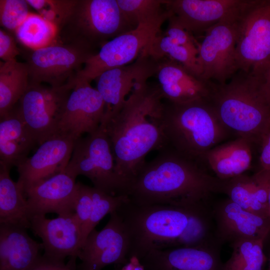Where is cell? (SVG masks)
<instances>
[{
	"instance_id": "obj_4",
	"label": "cell",
	"mask_w": 270,
	"mask_h": 270,
	"mask_svg": "<svg viewBox=\"0 0 270 270\" xmlns=\"http://www.w3.org/2000/svg\"><path fill=\"white\" fill-rule=\"evenodd\" d=\"M163 126L165 146L202 166L206 154L230 132L205 100L182 104L166 101Z\"/></svg>"
},
{
	"instance_id": "obj_26",
	"label": "cell",
	"mask_w": 270,
	"mask_h": 270,
	"mask_svg": "<svg viewBox=\"0 0 270 270\" xmlns=\"http://www.w3.org/2000/svg\"><path fill=\"white\" fill-rule=\"evenodd\" d=\"M213 202H202L186 208L188 218L186 228L168 248L176 247L220 248L212 214Z\"/></svg>"
},
{
	"instance_id": "obj_44",
	"label": "cell",
	"mask_w": 270,
	"mask_h": 270,
	"mask_svg": "<svg viewBox=\"0 0 270 270\" xmlns=\"http://www.w3.org/2000/svg\"><path fill=\"white\" fill-rule=\"evenodd\" d=\"M267 2H268V4L270 6V0H267Z\"/></svg>"
},
{
	"instance_id": "obj_15",
	"label": "cell",
	"mask_w": 270,
	"mask_h": 270,
	"mask_svg": "<svg viewBox=\"0 0 270 270\" xmlns=\"http://www.w3.org/2000/svg\"><path fill=\"white\" fill-rule=\"evenodd\" d=\"M156 64L157 60L143 50L134 62L106 70L96 78V90L105 105L101 126L120 111L137 83L155 76Z\"/></svg>"
},
{
	"instance_id": "obj_30",
	"label": "cell",
	"mask_w": 270,
	"mask_h": 270,
	"mask_svg": "<svg viewBox=\"0 0 270 270\" xmlns=\"http://www.w3.org/2000/svg\"><path fill=\"white\" fill-rule=\"evenodd\" d=\"M144 50L156 60L168 57L182 65L194 75L202 78V72L197 56L187 48L174 42L161 32L151 40Z\"/></svg>"
},
{
	"instance_id": "obj_5",
	"label": "cell",
	"mask_w": 270,
	"mask_h": 270,
	"mask_svg": "<svg viewBox=\"0 0 270 270\" xmlns=\"http://www.w3.org/2000/svg\"><path fill=\"white\" fill-rule=\"evenodd\" d=\"M116 212L128 234L130 260H139L152 250L168 248L182 233L188 218L187 208L138 204L129 198Z\"/></svg>"
},
{
	"instance_id": "obj_21",
	"label": "cell",
	"mask_w": 270,
	"mask_h": 270,
	"mask_svg": "<svg viewBox=\"0 0 270 270\" xmlns=\"http://www.w3.org/2000/svg\"><path fill=\"white\" fill-rule=\"evenodd\" d=\"M76 178L63 172L24 190L30 216L48 213L62 216L74 214L78 192Z\"/></svg>"
},
{
	"instance_id": "obj_16",
	"label": "cell",
	"mask_w": 270,
	"mask_h": 270,
	"mask_svg": "<svg viewBox=\"0 0 270 270\" xmlns=\"http://www.w3.org/2000/svg\"><path fill=\"white\" fill-rule=\"evenodd\" d=\"M30 228L42 240L46 258L64 262L76 269V260L82 248L81 230L75 213L50 219L44 214H32L30 217Z\"/></svg>"
},
{
	"instance_id": "obj_36",
	"label": "cell",
	"mask_w": 270,
	"mask_h": 270,
	"mask_svg": "<svg viewBox=\"0 0 270 270\" xmlns=\"http://www.w3.org/2000/svg\"><path fill=\"white\" fill-rule=\"evenodd\" d=\"M28 6L25 0H0L1 26L8 30L16 32L29 15Z\"/></svg>"
},
{
	"instance_id": "obj_42",
	"label": "cell",
	"mask_w": 270,
	"mask_h": 270,
	"mask_svg": "<svg viewBox=\"0 0 270 270\" xmlns=\"http://www.w3.org/2000/svg\"><path fill=\"white\" fill-rule=\"evenodd\" d=\"M260 146V169L270 171V132L262 139Z\"/></svg>"
},
{
	"instance_id": "obj_3",
	"label": "cell",
	"mask_w": 270,
	"mask_h": 270,
	"mask_svg": "<svg viewBox=\"0 0 270 270\" xmlns=\"http://www.w3.org/2000/svg\"><path fill=\"white\" fill-rule=\"evenodd\" d=\"M209 102L224 126L252 144L260 146L270 132V106L250 72L240 71L228 82L215 83Z\"/></svg>"
},
{
	"instance_id": "obj_27",
	"label": "cell",
	"mask_w": 270,
	"mask_h": 270,
	"mask_svg": "<svg viewBox=\"0 0 270 270\" xmlns=\"http://www.w3.org/2000/svg\"><path fill=\"white\" fill-rule=\"evenodd\" d=\"M10 169L0 164V224L30 228V214L26 198Z\"/></svg>"
},
{
	"instance_id": "obj_28",
	"label": "cell",
	"mask_w": 270,
	"mask_h": 270,
	"mask_svg": "<svg viewBox=\"0 0 270 270\" xmlns=\"http://www.w3.org/2000/svg\"><path fill=\"white\" fill-rule=\"evenodd\" d=\"M224 194L242 208L255 214L268 216L266 189L254 174H244L227 180Z\"/></svg>"
},
{
	"instance_id": "obj_10",
	"label": "cell",
	"mask_w": 270,
	"mask_h": 270,
	"mask_svg": "<svg viewBox=\"0 0 270 270\" xmlns=\"http://www.w3.org/2000/svg\"><path fill=\"white\" fill-rule=\"evenodd\" d=\"M246 8L218 22L205 32L202 42L198 45L197 56L202 79L223 84L238 70L236 47L240 19Z\"/></svg>"
},
{
	"instance_id": "obj_25",
	"label": "cell",
	"mask_w": 270,
	"mask_h": 270,
	"mask_svg": "<svg viewBox=\"0 0 270 270\" xmlns=\"http://www.w3.org/2000/svg\"><path fill=\"white\" fill-rule=\"evenodd\" d=\"M252 144L247 140L236 139L219 144L205 154L202 164H206L222 180H227L244 173L252 161Z\"/></svg>"
},
{
	"instance_id": "obj_12",
	"label": "cell",
	"mask_w": 270,
	"mask_h": 270,
	"mask_svg": "<svg viewBox=\"0 0 270 270\" xmlns=\"http://www.w3.org/2000/svg\"><path fill=\"white\" fill-rule=\"evenodd\" d=\"M72 88L68 84L54 88L30 84L20 99L18 110L39 146L58 134L61 114Z\"/></svg>"
},
{
	"instance_id": "obj_8",
	"label": "cell",
	"mask_w": 270,
	"mask_h": 270,
	"mask_svg": "<svg viewBox=\"0 0 270 270\" xmlns=\"http://www.w3.org/2000/svg\"><path fill=\"white\" fill-rule=\"evenodd\" d=\"M98 50L88 46L57 38L28 55L30 84L58 88L72 83L86 60Z\"/></svg>"
},
{
	"instance_id": "obj_20",
	"label": "cell",
	"mask_w": 270,
	"mask_h": 270,
	"mask_svg": "<svg viewBox=\"0 0 270 270\" xmlns=\"http://www.w3.org/2000/svg\"><path fill=\"white\" fill-rule=\"evenodd\" d=\"M156 60L154 76L164 99L177 104L210 100L215 82L194 75L182 65L168 57Z\"/></svg>"
},
{
	"instance_id": "obj_11",
	"label": "cell",
	"mask_w": 270,
	"mask_h": 270,
	"mask_svg": "<svg viewBox=\"0 0 270 270\" xmlns=\"http://www.w3.org/2000/svg\"><path fill=\"white\" fill-rule=\"evenodd\" d=\"M239 71H255L270 61V6L250 0L240 19L236 47Z\"/></svg>"
},
{
	"instance_id": "obj_24",
	"label": "cell",
	"mask_w": 270,
	"mask_h": 270,
	"mask_svg": "<svg viewBox=\"0 0 270 270\" xmlns=\"http://www.w3.org/2000/svg\"><path fill=\"white\" fill-rule=\"evenodd\" d=\"M0 118V164L10 169L26 160L37 144L17 107Z\"/></svg>"
},
{
	"instance_id": "obj_14",
	"label": "cell",
	"mask_w": 270,
	"mask_h": 270,
	"mask_svg": "<svg viewBox=\"0 0 270 270\" xmlns=\"http://www.w3.org/2000/svg\"><path fill=\"white\" fill-rule=\"evenodd\" d=\"M72 86L64 104L58 124V134L74 140L96 132L100 128L104 113V102L96 88L90 82L78 80Z\"/></svg>"
},
{
	"instance_id": "obj_34",
	"label": "cell",
	"mask_w": 270,
	"mask_h": 270,
	"mask_svg": "<svg viewBox=\"0 0 270 270\" xmlns=\"http://www.w3.org/2000/svg\"><path fill=\"white\" fill-rule=\"evenodd\" d=\"M93 206L90 220L82 234V248L89 234L108 214H110L128 199L126 195L112 196L92 187Z\"/></svg>"
},
{
	"instance_id": "obj_38",
	"label": "cell",
	"mask_w": 270,
	"mask_h": 270,
	"mask_svg": "<svg viewBox=\"0 0 270 270\" xmlns=\"http://www.w3.org/2000/svg\"><path fill=\"white\" fill-rule=\"evenodd\" d=\"M168 20V27L163 33L174 42L187 48L198 56V45L193 36L186 30L172 15Z\"/></svg>"
},
{
	"instance_id": "obj_31",
	"label": "cell",
	"mask_w": 270,
	"mask_h": 270,
	"mask_svg": "<svg viewBox=\"0 0 270 270\" xmlns=\"http://www.w3.org/2000/svg\"><path fill=\"white\" fill-rule=\"evenodd\" d=\"M262 240L244 239L230 244V257L223 264L222 270H264L267 258Z\"/></svg>"
},
{
	"instance_id": "obj_40",
	"label": "cell",
	"mask_w": 270,
	"mask_h": 270,
	"mask_svg": "<svg viewBox=\"0 0 270 270\" xmlns=\"http://www.w3.org/2000/svg\"><path fill=\"white\" fill-rule=\"evenodd\" d=\"M249 72L256 78L261 92L270 106V61L258 70Z\"/></svg>"
},
{
	"instance_id": "obj_32",
	"label": "cell",
	"mask_w": 270,
	"mask_h": 270,
	"mask_svg": "<svg viewBox=\"0 0 270 270\" xmlns=\"http://www.w3.org/2000/svg\"><path fill=\"white\" fill-rule=\"evenodd\" d=\"M18 40L33 50L52 42L57 36V28L39 14L29 15L15 32Z\"/></svg>"
},
{
	"instance_id": "obj_18",
	"label": "cell",
	"mask_w": 270,
	"mask_h": 270,
	"mask_svg": "<svg viewBox=\"0 0 270 270\" xmlns=\"http://www.w3.org/2000/svg\"><path fill=\"white\" fill-rule=\"evenodd\" d=\"M75 140L56 135L40 145L36 152L18 168L17 182L23 193L28 188L64 171L72 156Z\"/></svg>"
},
{
	"instance_id": "obj_9",
	"label": "cell",
	"mask_w": 270,
	"mask_h": 270,
	"mask_svg": "<svg viewBox=\"0 0 270 270\" xmlns=\"http://www.w3.org/2000/svg\"><path fill=\"white\" fill-rule=\"evenodd\" d=\"M168 12L110 40L84 64L72 82H90L104 72L128 64L136 59L151 40L160 31L163 23L172 16Z\"/></svg>"
},
{
	"instance_id": "obj_1",
	"label": "cell",
	"mask_w": 270,
	"mask_h": 270,
	"mask_svg": "<svg viewBox=\"0 0 270 270\" xmlns=\"http://www.w3.org/2000/svg\"><path fill=\"white\" fill-rule=\"evenodd\" d=\"M136 84L120 111L103 128L110 140L116 172L128 190L152 150L166 146L164 102L158 84Z\"/></svg>"
},
{
	"instance_id": "obj_6",
	"label": "cell",
	"mask_w": 270,
	"mask_h": 270,
	"mask_svg": "<svg viewBox=\"0 0 270 270\" xmlns=\"http://www.w3.org/2000/svg\"><path fill=\"white\" fill-rule=\"evenodd\" d=\"M120 10L117 0H76L56 38L95 49L136 28Z\"/></svg>"
},
{
	"instance_id": "obj_22",
	"label": "cell",
	"mask_w": 270,
	"mask_h": 270,
	"mask_svg": "<svg viewBox=\"0 0 270 270\" xmlns=\"http://www.w3.org/2000/svg\"><path fill=\"white\" fill-rule=\"evenodd\" d=\"M220 248L154 249L138 260L144 270H222Z\"/></svg>"
},
{
	"instance_id": "obj_43",
	"label": "cell",
	"mask_w": 270,
	"mask_h": 270,
	"mask_svg": "<svg viewBox=\"0 0 270 270\" xmlns=\"http://www.w3.org/2000/svg\"><path fill=\"white\" fill-rule=\"evenodd\" d=\"M268 270H270V258H269V264H268Z\"/></svg>"
},
{
	"instance_id": "obj_13",
	"label": "cell",
	"mask_w": 270,
	"mask_h": 270,
	"mask_svg": "<svg viewBox=\"0 0 270 270\" xmlns=\"http://www.w3.org/2000/svg\"><path fill=\"white\" fill-rule=\"evenodd\" d=\"M128 234L116 210L100 231L94 229L88 235L80 250L78 270H102L112 264L130 262Z\"/></svg>"
},
{
	"instance_id": "obj_19",
	"label": "cell",
	"mask_w": 270,
	"mask_h": 270,
	"mask_svg": "<svg viewBox=\"0 0 270 270\" xmlns=\"http://www.w3.org/2000/svg\"><path fill=\"white\" fill-rule=\"evenodd\" d=\"M248 0H166L165 7L192 36L205 33L228 16L241 11Z\"/></svg>"
},
{
	"instance_id": "obj_29",
	"label": "cell",
	"mask_w": 270,
	"mask_h": 270,
	"mask_svg": "<svg viewBox=\"0 0 270 270\" xmlns=\"http://www.w3.org/2000/svg\"><path fill=\"white\" fill-rule=\"evenodd\" d=\"M30 85L26 62L16 60L0 62V118L12 110Z\"/></svg>"
},
{
	"instance_id": "obj_41",
	"label": "cell",
	"mask_w": 270,
	"mask_h": 270,
	"mask_svg": "<svg viewBox=\"0 0 270 270\" xmlns=\"http://www.w3.org/2000/svg\"><path fill=\"white\" fill-rule=\"evenodd\" d=\"M29 270H76L64 262L54 261L42 255Z\"/></svg>"
},
{
	"instance_id": "obj_17",
	"label": "cell",
	"mask_w": 270,
	"mask_h": 270,
	"mask_svg": "<svg viewBox=\"0 0 270 270\" xmlns=\"http://www.w3.org/2000/svg\"><path fill=\"white\" fill-rule=\"evenodd\" d=\"M216 237L221 244L244 239L265 240L270 218L242 208L228 198L212 204Z\"/></svg>"
},
{
	"instance_id": "obj_23",
	"label": "cell",
	"mask_w": 270,
	"mask_h": 270,
	"mask_svg": "<svg viewBox=\"0 0 270 270\" xmlns=\"http://www.w3.org/2000/svg\"><path fill=\"white\" fill-rule=\"evenodd\" d=\"M26 230L0 224V270H29L42 256V244L30 237Z\"/></svg>"
},
{
	"instance_id": "obj_35",
	"label": "cell",
	"mask_w": 270,
	"mask_h": 270,
	"mask_svg": "<svg viewBox=\"0 0 270 270\" xmlns=\"http://www.w3.org/2000/svg\"><path fill=\"white\" fill-rule=\"evenodd\" d=\"M76 0H26L40 16L52 24L58 30L70 16Z\"/></svg>"
},
{
	"instance_id": "obj_2",
	"label": "cell",
	"mask_w": 270,
	"mask_h": 270,
	"mask_svg": "<svg viewBox=\"0 0 270 270\" xmlns=\"http://www.w3.org/2000/svg\"><path fill=\"white\" fill-rule=\"evenodd\" d=\"M226 180L164 146L145 163L130 184L127 196L138 204L186 208L212 202L213 194H224Z\"/></svg>"
},
{
	"instance_id": "obj_39",
	"label": "cell",
	"mask_w": 270,
	"mask_h": 270,
	"mask_svg": "<svg viewBox=\"0 0 270 270\" xmlns=\"http://www.w3.org/2000/svg\"><path fill=\"white\" fill-rule=\"evenodd\" d=\"M20 54L14 38L6 32L0 30V58L4 62L16 60Z\"/></svg>"
},
{
	"instance_id": "obj_37",
	"label": "cell",
	"mask_w": 270,
	"mask_h": 270,
	"mask_svg": "<svg viewBox=\"0 0 270 270\" xmlns=\"http://www.w3.org/2000/svg\"><path fill=\"white\" fill-rule=\"evenodd\" d=\"M92 206V187L78 182L74 213L80 226L82 238L90 220Z\"/></svg>"
},
{
	"instance_id": "obj_33",
	"label": "cell",
	"mask_w": 270,
	"mask_h": 270,
	"mask_svg": "<svg viewBox=\"0 0 270 270\" xmlns=\"http://www.w3.org/2000/svg\"><path fill=\"white\" fill-rule=\"evenodd\" d=\"M117 2L135 28L140 24L158 19L169 12L166 7L165 9L162 7L166 0H117Z\"/></svg>"
},
{
	"instance_id": "obj_7",
	"label": "cell",
	"mask_w": 270,
	"mask_h": 270,
	"mask_svg": "<svg viewBox=\"0 0 270 270\" xmlns=\"http://www.w3.org/2000/svg\"><path fill=\"white\" fill-rule=\"evenodd\" d=\"M64 172L76 178L84 176L94 187L112 196H127V188L118 176L108 138L101 128L74 142L71 158Z\"/></svg>"
}]
</instances>
